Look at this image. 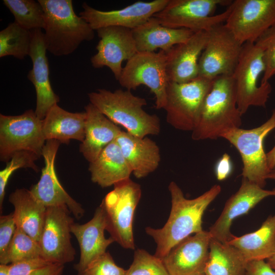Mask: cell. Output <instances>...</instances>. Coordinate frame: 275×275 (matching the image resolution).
I'll list each match as a JSON object with an SVG mask.
<instances>
[{"label":"cell","instance_id":"5bb4252c","mask_svg":"<svg viewBox=\"0 0 275 275\" xmlns=\"http://www.w3.org/2000/svg\"><path fill=\"white\" fill-rule=\"evenodd\" d=\"M66 207H47L38 243L44 259L64 265L74 259L75 250L71 241V228L74 223Z\"/></svg>","mask_w":275,"mask_h":275},{"label":"cell","instance_id":"d4e9b609","mask_svg":"<svg viewBox=\"0 0 275 275\" xmlns=\"http://www.w3.org/2000/svg\"><path fill=\"white\" fill-rule=\"evenodd\" d=\"M132 32L138 51L154 52L159 48L165 52L186 41L195 33L187 29L164 26L154 17L132 30Z\"/></svg>","mask_w":275,"mask_h":275},{"label":"cell","instance_id":"9c48e42d","mask_svg":"<svg viewBox=\"0 0 275 275\" xmlns=\"http://www.w3.org/2000/svg\"><path fill=\"white\" fill-rule=\"evenodd\" d=\"M213 80L198 76L188 82H169L167 88V122L176 129L192 131Z\"/></svg>","mask_w":275,"mask_h":275},{"label":"cell","instance_id":"83f0119b","mask_svg":"<svg viewBox=\"0 0 275 275\" xmlns=\"http://www.w3.org/2000/svg\"><path fill=\"white\" fill-rule=\"evenodd\" d=\"M13 205L14 221L22 230L38 242L44 226L47 208L33 196L30 190L17 189L9 198Z\"/></svg>","mask_w":275,"mask_h":275},{"label":"cell","instance_id":"603a6c76","mask_svg":"<svg viewBox=\"0 0 275 275\" xmlns=\"http://www.w3.org/2000/svg\"><path fill=\"white\" fill-rule=\"evenodd\" d=\"M116 142L136 178H144L158 168L161 159L160 150L151 139L122 131Z\"/></svg>","mask_w":275,"mask_h":275},{"label":"cell","instance_id":"d6986e66","mask_svg":"<svg viewBox=\"0 0 275 275\" xmlns=\"http://www.w3.org/2000/svg\"><path fill=\"white\" fill-rule=\"evenodd\" d=\"M211 236L203 230L175 245L162 260L169 275L204 273Z\"/></svg>","mask_w":275,"mask_h":275},{"label":"cell","instance_id":"7402d4cb","mask_svg":"<svg viewBox=\"0 0 275 275\" xmlns=\"http://www.w3.org/2000/svg\"><path fill=\"white\" fill-rule=\"evenodd\" d=\"M207 39V32H196L187 40L166 52L169 82H186L199 76V60Z\"/></svg>","mask_w":275,"mask_h":275},{"label":"cell","instance_id":"44dd1931","mask_svg":"<svg viewBox=\"0 0 275 275\" xmlns=\"http://www.w3.org/2000/svg\"><path fill=\"white\" fill-rule=\"evenodd\" d=\"M106 222L105 214L100 205L96 209L92 218L84 224L74 223L71 232L78 242L80 249L79 261L74 266L78 275L81 274L93 261L104 254L107 247L114 240L104 235Z\"/></svg>","mask_w":275,"mask_h":275},{"label":"cell","instance_id":"2e32d148","mask_svg":"<svg viewBox=\"0 0 275 275\" xmlns=\"http://www.w3.org/2000/svg\"><path fill=\"white\" fill-rule=\"evenodd\" d=\"M96 31L100 40L96 47L97 52L91 58V64L95 68H109L118 80L122 62L138 52L132 30L110 26Z\"/></svg>","mask_w":275,"mask_h":275},{"label":"cell","instance_id":"b9f144b4","mask_svg":"<svg viewBox=\"0 0 275 275\" xmlns=\"http://www.w3.org/2000/svg\"><path fill=\"white\" fill-rule=\"evenodd\" d=\"M268 166L270 170L275 166V145L273 147L266 153Z\"/></svg>","mask_w":275,"mask_h":275},{"label":"cell","instance_id":"f6af8a7d","mask_svg":"<svg viewBox=\"0 0 275 275\" xmlns=\"http://www.w3.org/2000/svg\"><path fill=\"white\" fill-rule=\"evenodd\" d=\"M198 275H205L204 273H203V274H198Z\"/></svg>","mask_w":275,"mask_h":275},{"label":"cell","instance_id":"74e56055","mask_svg":"<svg viewBox=\"0 0 275 275\" xmlns=\"http://www.w3.org/2000/svg\"><path fill=\"white\" fill-rule=\"evenodd\" d=\"M126 270L118 266L106 252L90 263L79 275H125Z\"/></svg>","mask_w":275,"mask_h":275},{"label":"cell","instance_id":"484cf974","mask_svg":"<svg viewBox=\"0 0 275 275\" xmlns=\"http://www.w3.org/2000/svg\"><path fill=\"white\" fill-rule=\"evenodd\" d=\"M86 113H72L53 105L42 120V131L46 141L54 140L68 144L70 140L81 142L85 137Z\"/></svg>","mask_w":275,"mask_h":275},{"label":"cell","instance_id":"d6a6232c","mask_svg":"<svg viewBox=\"0 0 275 275\" xmlns=\"http://www.w3.org/2000/svg\"><path fill=\"white\" fill-rule=\"evenodd\" d=\"M40 257H42L41 250L38 242L16 227L6 257L2 264H11Z\"/></svg>","mask_w":275,"mask_h":275},{"label":"cell","instance_id":"4dcf8cb0","mask_svg":"<svg viewBox=\"0 0 275 275\" xmlns=\"http://www.w3.org/2000/svg\"><path fill=\"white\" fill-rule=\"evenodd\" d=\"M31 31L15 22L0 32V57L11 56L19 60L29 56Z\"/></svg>","mask_w":275,"mask_h":275},{"label":"cell","instance_id":"f546056e","mask_svg":"<svg viewBox=\"0 0 275 275\" xmlns=\"http://www.w3.org/2000/svg\"><path fill=\"white\" fill-rule=\"evenodd\" d=\"M247 261L241 253L229 243L211 238L205 275H246Z\"/></svg>","mask_w":275,"mask_h":275},{"label":"cell","instance_id":"7a4b0ae2","mask_svg":"<svg viewBox=\"0 0 275 275\" xmlns=\"http://www.w3.org/2000/svg\"><path fill=\"white\" fill-rule=\"evenodd\" d=\"M242 116L232 75L217 76L213 79L204 100L191 138L200 141L221 138L229 131L240 128Z\"/></svg>","mask_w":275,"mask_h":275},{"label":"cell","instance_id":"cb8c5ba5","mask_svg":"<svg viewBox=\"0 0 275 275\" xmlns=\"http://www.w3.org/2000/svg\"><path fill=\"white\" fill-rule=\"evenodd\" d=\"M85 137L79 151L90 163L105 147L116 141L122 130L91 103L85 106Z\"/></svg>","mask_w":275,"mask_h":275},{"label":"cell","instance_id":"d590c367","mask_svg":"<svg viewBox=\"0 0 275 275\" xmlns=\"http://www.w3.org/2000/svg\"><path fill=\"white\" fill-rule=\"evenodd\" d=\"M40 157L36 154L25 151L16 152L7 162L6 167L0 172V210L2 212L8 180L13 173L20 168H31L36 172L38 168L35 161Z\"/></svg>","mask_w":275,"mask_h":275},{"label":"cell","instance_id":"f35d334b","mask_svg":"<svg viewBox=\"0 0 275 275\" xmlns=\"http://www.w3.org/2000/svg\"><path fill=\"white\" fill-rule=\"evenodd\" d=\"M16 229L13 213L0 216V264H3Z\"/></svg>","mask_w":275,"mask_h":275},{"label":"cell","instance_id":"ac0fdd59","mask_svg":"<svg viewBox=\"0 0 275 275\" xmlns=\"http://www.w3.org/2000/svg\"><path fill=\"white\" fill-rule=\"evenodd\" d=\"M272 196H275L273 190L264 189L243 178L240 187L227 200L220 215L209 228L211 238L228 243L234 236L230 231L233 221L247 214L265 198Z\"/></svg>","mask_w":275,"mask_h":275},{"label":"cell","instance_id":"7c38bea8","mask_svg":"<svg viewBox=\"0 0 275 275\" xmlns=\"http://www.w3.org/2000/svg\"><path fill=\"white\" fill-rule=\"evenodd\" d=\"M208 32V39L199 60V76L213 80L221 75H232L242 45L224 23Z\"/></svg>","mask_w":275,"mask_h":275},{"label":"cell","instance_id":"1f68e13d","mask_svg":"<svg viewBox=\"0 0 275 275\" xmlns=\"http://www.w3.org/2000/svg\"><path fill=\"white\" fill-rule=\"evenodd\" d=\"M4 4L14 17L16 23L32 30L44 29L45 13L40 3L33 0H4Z\"/></svg>","mask_w":275,"mask_h":275},{"label":"cell","instance_id":"8992f818","mask_svg":"<svg viewBox=\"0 0 275 275\" xmlns=\"http://www.w3.org/2000/svg\"><path fill=\"white\" fill-rule=\"evenodd\" d=\"M141 196V185L128 178L115 184L100 204L105 214L106 230L126 249L135 248L133 223Z\"/></svg>","mask_w":275,"mask_h":275},{"label":"cell","instance_id":"52a82bcc","mask_svg":"<svg viewBox=\"0 0 275 275\" xmlns=\"http://www.w3.org/2000/svg\"><path fill=\"white\" fill-rule=\"evenodd\" d=\"M264 70L262 49L255 43H244L232 75L237 106L242 115L251 106L265 107L272 88L269 81L259 85Z\"/></svg>","mask_w":275,"mask_h":275},{"label":"cell","instance_id":"836d02e7","mask_svg":"<svg viewBox=\"0 0 275 275\" xmlns=\"http://www.w3.org/2000/svg\"><path fill=\"white\" fill-rule=\"evenodd\" d=\"M64 265L40 257L10 264V275H62Z\"/></svg>","mask_w":275,"mask_h":275},{"label":"cell","instance_id":"60d3db41","mask_svg":"<svg viewBox=\"0 0 275 275\" xmlns=\"http://www.w3.org/2000/svg\"><path fill=\"white\" fill-rule=\"evenodd\" d=\"M233 170L231 157L227 153L224 154L216 163L215 174L218 180L226 179L231 175Z\"/></svg>","mask_w":275,"mask_h":275},{"label":"cell","instance_id":"7bdbcfd3","mask_svg":"<svg viewBox=\"0 0 275 275\" xmlns=\"http://www.w3.org/2000/svg\"><path fill=\"white\" fill-rule=\"evenodd\" d=\"M267 262L269 264L271 268L275 271V253L269 258L266 260Z\"/></svg>","mask_w":275,"mask_h":275},{"label":"cell","instance_id":"ee69618b","mask_svg":"<svg viewBox=\"0 0 275 275\" xmlns=\"http://www.w3.org/2000/svg\"><path fill=\"white\" fill-rule=\"evenodd\" d=\"M270 179L275 180V166L272 169L267 176V179Z\"/></svg>","mask_w":275,"mask_h":275},{"label":"cell","instance_id":"30bf717a","mask_svg":"<svg viewBox=\"0 0 275 275\" xmlns=\"http://www.w3.org/2000/svg\"><path fill=\"white\" fill-rule=\"evenodd\" d=\"M46 140L42 120L33 109L20 115H0V159L9 161L17 152L25 151L40 157Z\"/></svg>","mask_w":275,"mask_h":275},{"label":"cell","instance_id":"e0dca14e","mask_svg":"<svg viewBox=\"0 0 275 275\" xmlns=\"http://www.w3.org/2000/svg\"><path fill=\"white\" fill-rule=\"evenodd\" d=\"M168 2L169 0L138 1L123 9L111 11L99 10L84 2L82 5L83 10L79 14L94 30L110 26L133 30L162 10Z\"/></svg>","mask_w":275,"mask_h":275},{"label":"cell","instance_id":"4fadbf2b","mask_svg":"<svg viewBox=\"0 0 275 275\" xmlns=\"http://www.w3.org/2000/svg\"><path fill=\"white\" fill-rule=\"evenodd\" d=\"M224 23L242 44L255 43L275 25V0H235Z\"/></svg>","mask_w":275,"mask_h":275},{"label":"cell","instance_id":"9a60e30c","mask_svg":"<svg viewBox=\"0 0 275 275\" xmlns=\"http://www.w3.org/2000/svg\"><path fill=\"white\" fill-rule=\"evenodd\" d=\"M61 143L57 140L46 141L42 150L45 166L39 181L30 188V192L40 203L47 207H66L77 219L81 218L85 210L61 184L55 170V159Z\"/></svg>","mask_w":275,"mask_h":275},{"label":"cell","instance_id":"ab89813d","mask_svg":"<svg viewBox=\"0 0 275 275\" xmlns=\"http://www.w3.org/2000/svg\"><path fill=\"white\" fill-rule=\"evenodd\" d=\"M246 275H275V271L264 260L248 262Z\"/></svg>","mask_w":275,"mask_h":275},{"label":"cell","instance_id":"5b68a950","mask_svg":"<svg viewBox=\"0 0 275 275\" xmlns=\"http://www.w3.org/2000/svg\"><path fill=\"white\" fill-rule=\"evenodd\" d=\"M232 3L227 0H169L164 8L153 17L170 28L207 32L225 22Z\"/></svg>","mask_w":275,"mask_h":275},{"label":"cell","instance_id":"ba28073f","mask_svg":"<svg viewBox=\"0 0 275 275\" xmlns=\"http://www.w3.org/2000/svg\"><path fill=\"white\" fill-rule=\"evenodd\" d=\"M275 128V108L268 120L259 127L245 129L237 128L222 135L238 151L243 163V178L263 188L269 169L263 141Z\"/></svg>","mask_w":275,"mask_h":275},{"label":"cell","instance_id":"8d00e7d4","mask_svg":"<svg viewBox=\"0 0 275 275\" xmlns=\"http://www.w3.org/2000/svg\"><path fill=\"white\" fill-rule=\"evenodd\" d=\"M255 43L262 50L265 70L261 84L275 75V25L267 30Z\"/></svg>","mask_w":275,"mask_h":275},{"label":"cell","instance_id":"277c9868","mask_svg":"<svg viewBox=\"0 0 275 275\" xmlns=\"http://www.w3.org/2000/svg\"><path fill=\"white\" fill-rule=\"evenodd\" d=\"M90 103L116 125L128 133L140 138L157 135L160 122L156 115L145 112L146 99L132 94L130 90L118 89L114 92L104 89L88 94Z\"/></svg>","mask_w":275,"mask_h":275},{"label":"cell","instance_id":"e575fe53","mask_svg":"<svg viewBox=\"0 0 275 275\" xmlns=\"http://www.w3.org/2000/svg\"><path fill=\"white\" fill-rule=\"evenodd\" d=\"M125 275H169L162 259L144 249H137Z\"/></svg>","mask_w":275,"mask_h":275},{"label":"cell","instance_id":"6da1fadb","mask_svg":"<svg viewBox=\"0 0 275 275\" xmlns=\"http://www.w3.org/2000/svg\"><path fill=\"white\" fill-rule=\"evenodd\" d=\"M168 188L172 205L167 222L161 228H145L146 233L156 243L154 255L161 259L179 242L203 230V214L221 191V186L215 184L200 196L188 199L174 181L170 183Z\"/></svg>","mask_w":275,"mask_h":275},{"label":"cell","instance_id":"3957f363","mask_svg":"<svg viewBox=\"0 0 275 275\" xmlns=\"http://www.w3.org/2000/svg\"><path fill=\"white\" fill-rule=\"evenodd\" d=\"M45 13L44 39L47 51L55 56L69 55L81 43L91 41L94 30L74 12L71 0H38Z\"/></svg>","mask_w":275,"mask_h":275},{"label":"cell","instance_id":"8fae6325","mask_svg":"<svg viewBox=\"0 0 275 275\" xmlns=\"http://www.w3.org/2000/svg\"><path fill=\"white\" fill-rule=\"evenodd\" d=\"M118 81L130 91L140 85L147 86L155 95L156 108L163 109L169 82L166 52L161 50L157 52L138 51L127 61Z\"/></svg>","mask_w":275,"mask_h":275},{"label":"cell","instance_id":"4316f807","mask_svg":"<svg viewBox=\"0 0 275 275\" xmlns=\"http://www.w3.org/2000/svg\"><path fill=\"white\" fill-rule=\"evenodd\" d=\"M89 171L93 182L105 188L130 178L132 170L116 141L105 147L90 162Z\"/></svg>","mask_w":275,"mask_h":275},{"label":"cell","instance_id":"f1b7e54d","mask_svg":"<svg viewBox=\"0 0 275 275\" xmlns=\"http://www.w3.org/2000/svg\"><path fill=\"white\" fill-rule=\"evenodd\" d=\"M228 243L237 248L247 262L268 259L275 253V214L269 216L256 231L233 236Z\"/></svg>","mask_w":275,"mask_h":275},{"label":"cell","instance_id":"bcb514c9","mask_svg":"<svg viewBox=\"0 0 275 275\" xmlns=\"http://www.w3.org/2000/svg\"><path fill=\"white\" fill-rule=\"evenodd\" d=\"M272 190H273L274 191V193H275V188H274V189H273Z\"/></svg>","mask_w":275,"mask_h":275},{"label":"cell","instance_id":"ffe728a7","mask_svg":"<svg viewBox=\"0 0 275 275\" xmlns=\"http://www.w3.org/2000/svg\"><path fill=\"white\" fill-rule=\"evenodd\" d=\"M31 31V43L29 56L33 63V67L29 72L27 77L33 84L36 92L35 112L40 119L43 120L50 109L60 101V98L52 90L50 81L44 33L42 29H35Z\"/></svg>","mask_w":275,"mask_h":275}]
</instances>
